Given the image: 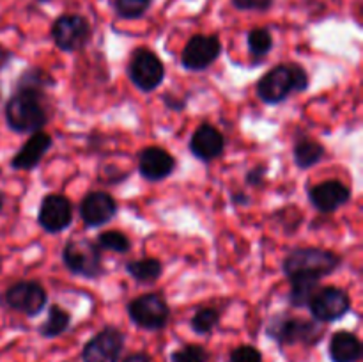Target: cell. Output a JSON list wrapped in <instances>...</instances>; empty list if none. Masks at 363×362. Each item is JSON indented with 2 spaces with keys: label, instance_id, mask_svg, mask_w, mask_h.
Wrapping results in <instances>:
<instances>
[{
  "label": "cell",
  "instance_id": "1",
  "mask_svg": "<svg viewBox=\"0 0 363 362\" xmlns=\"http://www.w3.org/2000/svg\"><path fill=\"white\" fill-rule=\"evenodd\" d=\"M308 89V73L300 64H279L257 82V96L266 105H279Z\"/></svg>",
  "mask_w": 363,
  "mask_h": 362
},
{
  "label": "cell",
  "instance_id": "2",
  "mask_svg": "<svg viewBox=\"0 0 363 362\" xmlns=\"http://www.w3.org/2000/svg\"><path fill=\"white\" fill-rule=\"evenodd\" d=\"M45 92L14 89V94L6 103V123L16 133H35L48 123V112L43 105Z\"/></svg>",
  "mask_w": 363,
  "mask_h": 362
},
{
  "label": "cell",
  "instance_id": "3",
  "mask_svg": "<svg viewBox=\"0 0 363 362\" xmlns=\"http://www.w3.org/2000/svg\"><path fill=\"white\" fill-rule=\"evenodd\" d=\"M342 265V258L335 252L319 247L293 248L284 259V273L287 279H319L330 275Z\"/></svg>",
  "mask_w": 363,
  "mask_h": 362
},
{
  "label": "cell",
  "instance_id": "4",
  "mask_svg": "<svg viewBox=\"0 0 363 362\" xmlns=\"http://www.w3.org/2000/svg\"><path fill=\"white\" fill-rule=\"evenodd\" d=\"M62 263L67 272L96 280L105 273L101 248L89 238H71L62 248Z\"/></svg>",
  "mask_w": 363,
  "mask_h": 362
},
{
  "label": "cell",
  "instance_id": "5",
  "mask_svg": "<svg viewBox=\"0 0 363 362\" xmlns=\"http://www.w3.org/2000/svg\"><path fill=\"white\" fill-rule=\"evenodd\" d=\"M266 334L282 346L298 343L312 346L321 339L323 329L319 322L294 318L289 314H277L266 327Z\"/></svg>",
  "mask_w": 363,
  "mask_h": 362
},
{
  "label": "cell",
  "instance_id": "6",
  "mask_svg": "<svg viewBox=\"0 0 363 362\" xmlns=\"http://www.w3.org/2000/svg\"><path fill=\"white\" fill-rule=\"evenodd\" d=\"M128 77L131 84L142 92H152L163 84L165 66L155 52L149 48H137L131 53L128 64Z\"/></svg>",
  "mask_w": 363,
  "mask_h": 362
},
{
  "label": "cell",
  "instance_id": "7",
  "mask_svg": "<svg viewBox=\"0 0 363 362\" xmlns=\"http://www.w3.org/2000/svg\"><path fill=\"white\" fill-rule=\"evenodd\" d=\"M7 309L21 312L25 316H38L48 304L46 290L38 280H18L7 287L0 298Z\"/></svg>",
  "mask_w": 363,
  "mask_h": 362
},
{
  "label": "cell",
  "instance_id": "8",
  "mask_svg": "<svg viewBox=\"0 0 363 362\" xmlns=\"http://www.w3.org/2000/svg\"><path fill=\"white\" fill-rule=\"evenodd\" d=\"M128 316L140 329L162 330L169 323L170 309L160 293H144L128 304Z\"/></svg>",
  "mask_w": 363,
  "mask_h": 362
},
{
  "label": "cell",
  "instance_id": "9",
  "mask_svg": "<svg viewBox=\"0 0 363 362\" xmlns=\"http://www.w3.org/2000/svg\"><path fill=\"white\" fill-rule=\"evenodd\" d=\"M92 28L87 18L80 14H60L52 25V39L66 53L78 52L91 41Z\"/></svg>",
  "mask_w": 363,
  "mask_h": 362
},
{
  "label": "cell",
  "instance_id": "10",
  "mask_svg": "<svg viewBox=\"0 0 363 362\" xmlns=\"http://www.w3.org/2000/svg\"><path fill=\"white\" fill-rule=\"evenodd\" d=\"M308 309H311L315 322L332 323L344 318L351 311V298L342 287H319L308 302Z\"/></svg>",
  "mask_w": 363,
  "mask_h": 362
},
{
  "label": "cell",
  "instance_id": "11",
  "mask_svg": "<svg viewBox=\"0 0 363 362\" xmlns=\"http://www.w3.org/2000/svg\"><path fill=\"white\" fill-rule=\"evenodd\" d=\"M222 43L218 35L197 34L188 39L181 53V66L188 71H204L222 55Z\"/></svg>",
  "mask_w": 363,
  "mask_h": 362
},
{
  "label": "cell",
  "instance_id": "12",
  "mask_svg": "<svg viewBox=\"0 0 363 362\" xmlns=\"http://www.w3.org/2000/svg\"><path fill=\"white\" fill-rule=\"evenodd\" d=\"M124 348V334L117 327H105L84 346V362H119Z\"/></svg>",
  "mask_w": 363,
  "mask_h": 362
},
{
  "label": "cell",
  "instance_id": "13",
  "mask_svg": "<svg viewBox=\"0 0 363 362\" xmlns=\"http://www.w3.org/2000/svg\"><path fill=\"white\" fill-rule=\"evenodd\" d=\"M73 222V204L62 194H48L43 197L38 213V224L46 233H62Z\"/></svg>",
  "mask_w": 363,
  "mask_h": 362
},
{
  "label": "cell",
  "instance_id": "14",
  "mask_svg": "<svg viewBox=\"0 0 363 362\" xmlns=\"http://www.w3.org/2000/svg\"><path fill=\"white\" fill-rule=\"evenodd\" d=\"M138 172L145 181L158 183L167 180L176 170V158L158 146L144 148L137 156Z\"/></svg>",
  "mask_w": 363,
  "mask_h": 362
},
{
  "label": "cell",
  "instance_id": "15",
  "mask_svg": "<svg viewBox=\"0 0 363 362\" xmlns=\"http://www.w3.org/2000/svg\"><path fill=\"white\" fill-rule=\"evenodd\" d=\"M190 153L201 162H213L223 155L225 149V138L222 131L209 123H202L197 130L191 133L188 142Z\"/></svg>",
  "mask_w": 363,
  "mask_h": 362
},
{
  "label": "cell",
  "instance_id": "16",
  "mask_svg": "<svg viewBox=\"0 0 363 362\" xmlns=\"http://www.w3.org/2000/svg\"><path fill=\"white\" fill-rule=\"evenodd\" d=\"M80 216L87 227H101L117 213V202L106 192H89L80 202Z\"/></svg>",
  "mask_w": 363,
  "mask_h": 362
},
{
  "label": "cell",
  "instance_id": "17",
  "mask_svg": "<svg viewBox=\"0 0 363 362\" xmlns=\"http://www.w3.org/2000/svg\"><path fill=\"white\" fill-rule=\"evenodd\" d=\"M308 199L318 212L333 213L350 202L351 190L342 181L328 180L312 187L308 190Z\"/></svg>",
  "mask_w": 363,
  "mask_h": 362
},
{
  "label": "cell",
  "instance_id": "18",
  "mask_svg": "<svg viewBox=\"0 0 363 362\" xmlns=\"http://www.w3.org/2000/svg\"><path fill=\"white\" fill-rule=\"evenodd\" d=\"M53 138L46 131H35L27 142L18 149L16 155L11 160V167L14 170H32L41 163L48 149L52 148Z\"/></svg>",
  "mask_w": 363,
  "mask_h": 362
},
{
  "label": "cell",
  "instance_id": "19",
  "mask_svg": "<svg viewBox=\"0 0 363 362\" xmlns=\"http://www.w3.org/2000/svg\"><path fill=\"white\" fill-rule=\"evenodd\" d=\"M328 351L332 362H358L362 355V343L350 330H339L330 339Z\"/></svg>",
  "mask_w": 363,
  "mask_h": 362
},
{
  "label": "cell",
  "instance_id": "20",
  "mask_svg": "<svg viewBox=\"0 0 363 362\" xmlns=\"http://www.w3.org/2000/svg\"><path fill=\"white\" fill-rule=\"evenodd\" d=\"M293 156L296 167H300L303 170L311 169V167H314L315 163H319L323 160V156H325V146L311 137L298 138L293 148Z\"/></svg>",
  "mask_w": 363,
  "mask_h": 362
},
{
  "label": "cell",
  "instance_id": "21",
  "mask_svg": "<svg viewBox=\"0 0 363 362\" xmlns=\"http://www.w3.org/2000/svg\"><path fill=\"white\" fill-rule=\"evenodd\" d=\"M126 272L140 284H155L162 277L163 265L156 258L133 259L126 263Z\"/></svg>",
  "mask_w": 363,
  "mask_h": 362
},
{
  "label": "cell",
  "instance_id": "22",
  "mask_svg": "<svg viewBox=\"0 0 363 362\" xmlns=\"http://www.w3.org/2000/svg\"><path fill=\"white\" fill-rule=\"evenodd\" d=\"M71 323V314L67 311H64L60 305L53 304L48 311V318L38 329V332L41 334L46 339H52V337H59L60 334L66 332L69 329Z\"/></svg>",
  "mask_w": 363,
  "mask_h": 362
},
{
  "label": "cell",
  "instance_id": "23",
  "mask_svg": "<svg viewBox=\"0 0 363 362\" xmlns=\"http://www.w3.org/2000/svg\"><path fill=\"white\" fill-rule=\"evenodd\" d=\"M55 80L50 73H46L41 67H28L27 71L18 77L16 89H27V91H35V92H45L46 89L53 87Z\"/></svg>",
  "mask_w": 363,
  "mask_h": 362
},
{
  "label": "cell",
  "instance_id": "24",
  "mask_svg": "<svg viewBox=\"0 0 363 362\" xmlns=\"http://www.w3.org/2000/svg\"><path fill=\"white\" fill-rule=\"evenodd\" d=\"M319 287H321L319 279H293L289 290V304L293 307H307Z\"/></svg>",
  "mask_w": 363,
  "mask_h": 362
},
{
  "label": "cell",
  "instance_id": "25",
  "mask_svg": "<svg viewBox=\"0 0 363 362\" xmlns=\"http://www.w3.org/2000/svg\"><path fill=\"white\" fill-rule=\"evenodd\" d=\"M247 46L250 55L266 57L273 50V35L268 28H252L247 35Z\"/></svg>",
  "mask_w": 363,
  "mask_h": 362
},
{
  "label": "cell",
  "instance_id": "26",
  "mask_svg": "<svg viewBox=\"0 0 363 362\" xmlns=\"http://www.w3.org/2000/svg\"><path fill=\"white\" fill-rule=\"evenodd\" d=\"M220 322V312L213 307H202L191 316V330L199 336H208L216 329Z\"/></svg>",
  "mask_w": 363,
  "mask_h": 362
},
{
  "label": "cell",
  "instance_id": "27",
  "mask_svg": "<svg viewBox=\"0 0 363 362\" xmlns=\"http://www.w3.org/2000/svg\"><path fill=\"white\" fill-rule=\"evenodd\" d=\"M98 247L112 251L116 254H126L131 251V241L123 231H103L98 236Z\"/></svg>",
  "mask_w": 363,
  "mask_h": 362
},
{
  "label": "cell",
  "instance_id": "28",
  "mask_svg": "<svg viewBox=\"0 0 363 362\" xmlns=\"http://www.w3.org/2000/svg\"><path fill=\"white\" fill-rule=\"evenodd\" d=\"M152 0H113L117 16L123 20H137L142 18L151 7Z\"/></svg>",
  "mask_w": 363,
  "mask_h": 362
},
{
  "label": "cell",
  "instance_id": "29",
  "mask_svg": "<svg viewBox=\"0 0 363 362\" xmlns=\"http://www.w3.org/2000/svg\"><path fill=\"white\" fill-rule=\"evenodd\" d=\"M209 353L201 344H186L172 353V362H208Z\"/></svg>",
  "mask_w": 363,
  "mask_h": 362
},
{
  "label": "cell",
  "instance_id": "30",
  "mask_svg": "<svg viewBox=\"0 0 363 362\" xmlns=\"http://www.w3.org/2000/svg\"><path fill=\"white\" fill-rule=\"evenodd\" d=\"M229 362H262V355L255 346L243 344V346H238L236 350L230 351Z\"/></svg>",
  "mask_w": 363,
  "mask_h": 362
},
{
  "label": "cell",
  "instance_id": "31",
  "mask_svg": "<svg viewBox=\"0 0 363 362\" xmlns=\"http://www.w3.org/2000/svg\"><path fill=\"white\" fill-rule=\"evenodd\" d=\"M238 11H268L275 0H230Z\"/></svg>",
  "mask_w": 363,
  "mask_h": 362
},
{
  "label": "cell",
  "instance_id": "32",
  "mask_svg": "<svg viewBox=\"0 0 363 362\" xmlns=\"http://www.w3.org/2000/svg\"><path fill=\"white\" fill-rule=\"evenodd\" d=\"M266 172H268L266 165H257V167H254V169H250L247 172V176H245L247 185H250V187H261L262 181H264Z\"/></svg>",
  "mask_w": 363,
  "mask_h": 362
},
{
  "label": "cell",
  "instance_id": "33",
  "mask_svg": "<svg viewBox=\"0 0 363 362\" xmlns=\"http://www.w3.org/2000/svg\"><path fill=\"white\" fill-rule=\"evenodd\" d=\"M163 102H165V105L169 106L170 110H183L184 109V102H179V99H172L170 98V94H167L165 98H163Z\"/></svg>",
  "mask_w": 363,
  "mask_h": 362
},
{
  "label": "cell",
  "instance_id": "34",
  "mask_svg": "<svg viewBox=\"0 0 363 362\" xmlns=\"http://www.w3.org/2000/svg\"><path fill=\"white\" fill-rule=\"evenodd\" d=\"M123 362H152L147 353H131Z\"/></svg>",
  "mask_w": 363,
  "mask_h": 362
},
{
  "label": "cell",
  "instance_id": "35",
  "mask_svg": "<svg viewBox=\"0 0 363 362\" xmlns=\"http://www.w3.org/2000/svg\"><path fill=\"white\" fill-rule=\"evenodd\" d=\"M233 202L236 206H241V204H248V197H245V194L243 192H240V194H234L233 195Z\"/></svg>",
  "mask_w": 363,
  "mask_h": 362
},
{
  "label": "cell",
  "instance_id": "36",
  "mask_svg": "<svg viewBox=\"0 0 363 362\" xmlns=\"http://www.w3.org/2000/svg\"><path fill=\"white\" fill-rule=\"evenodd\" d=\"M4 201H6V199H4V194L0 192V212H2V208H4Z\"/></svg>",
  "mask_w": 363,
  "mask_h": 362
},
{
  "label": "cell",
  "instance_id": "37",
  "mask_svg": "<svg viewBox=\"0 0 363 362\" xmlns=\"http://www.w3.org/2000/svg\"><path fill=\"white\" fill-rule=\"evenodd\" d=\"M38 2H41V4H46V2H50V0H38Z\"/></svg>",
  "mask_w": 363,
  "mask_h": 362
}]
</instances>
